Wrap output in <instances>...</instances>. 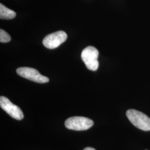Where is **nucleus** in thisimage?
<instances>
[{
  "instance_id": "7ed1b4c3",
  "label": "nucleus",
  "mask_w": 150,
  "mask_h": 150,
  "mask_svg": "<svg viewBox=\"0 0 150 150\" xmlns=\"http://www.w3.org/2000/svg\"><path fill=\"white\" fill-rule=\"evenodd\" d=\"M93 121L90 118L75 116L67 119L64 122L66 128L76 131H84L91 128L93 125Z\"/></svg>"
},
{
  "instance_id": "0eeeda50",
  "label": "nucleus",
  "mask_w": 150,
  "mask_h": 150,
  "mask_svg": "<svg viewBox=\"0 0 150 150\" xmlns=\"http://www.w3.org/2000/svg\"><path fill=\"white\" fill-rule=\"evenodd\" d=\"M16 16V12L8 8L3 4H0V18L2 20H11Z\"/></svg>"
},
{
  "instance_id": "f03ea898",
  "label": "nucleus",
  "mask_w": 150,
  "mask_h": 150,
  "mask_svg": "<svg viewBox=\"0 0 150 150\" xmlns=\"http://www.w3.org/2000/svg\"><path fill=\"white\" fill-rule=\"evenodd\" d=\"M98 54L97 49L91 46L87 47L82 51L81 59L88 70L95 71L98 69L99 66Z\"/></svg>"
},
{
  "instance_id": "1a4fd4ad",
  "label": "nucleus",
  "mask_w": 150,
  "mask_h": 150,
  "mask_svg": "<svg viewBox=\"0 0 150 150\" xmlns=\"http://www.w3.org/2000/svg\"><path fill=\"white\" fill-rule=\"evenodd\" d=\"M83 150H96L95 149L92 148V147H86L85 149H84Z\"/></svg>"
},
{
  "instance_id": "39448f33",
  "label": "nucleus",
  "mask_w": 150,
  "mask_h": 150,
  "mask_svg": "<svg viewBox=\"0 0 150 150\" xmlns=\"http://www.w3.org/2000/svg\"><path fill=\"white\" fill-rule=\"evenodd\" d=\"M67 38V34L64 31H59L47 35L43 38L42 43L46 48L54 49L64 43Z\"/></svg>"
},
{
  "instance_id": "9d476101",
  "label": "nucleus",
  "mask_w": 150,
  "mask_h": 150,
  "mask_svg": "<svg viewBox=\"0 0 150 150\" xmlns=\"http://www.w3.org/2000/svg\"></svg>"
},
{
  "instance_id": "6e6552de",
  "label": "nucleus",
  "mask_w": 150,
  "mask_h": 150,
  "mask_svg": "<svg viewBox=\"0 0 150 150\" xmlns=\"http://www.w3.org/2000/svg\"><path fill=\"white\" fill-rule=\"evenodd\" d=\"M11 36L7 32L2 29L0 30V42L2 43H7L11 41Z\"/></svg>"
},
{
  "instance_id": "423d86ee",
  "label": "nucleus",
  "mask_w": 150,
  "mask_h": 150,
  "mask_svg": "<svg viewBox=\"0 0 150 150\" xmlns=\"http://www.w3.org/2000/svg\"><path fill=\"white\" fill-rule=\"evenodd\" d=\"M0 106L12 118L17 120H21L23 118V113L21 108L12 103L7 97L1 96Z\"/></svg>"
},
{
  "instance_id": "f257e3e1",
  "label": "nucleus",
  "mask_w": 150,
  "mask_h": 150,
  "mask_svg": "<svg viewBox=\"0 0 150 150\" xmlns=\"http://www.w3.org/2000/svg\"><path fill=\"white\" fill-rule=\"evenodd\" d=\"M126 116L137 128L145 131H150V118L145 113L134 109H129L126 112Z\"/></svg>"
},
{
  "instance_id": "20e7f679",
  "label": "nucleus",
  "mask_w": 150,
  "mask_h": 150,
  "mask_svg": "<svg viewBox=\"0 0 150 150\" xmlns=\"http://www.w3.org/2000/svg\"><path fill=\"white\" fill-rule=\"evenodd\" d=\"M16 72L22 77L37 83H44L49 81L48 77L41 75L38 70L31 67H22L18 68Z\"/></svg>"
}]
</instances>
